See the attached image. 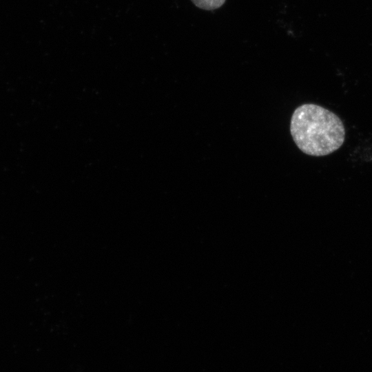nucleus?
I'll return each instance as SVG.
<instances>
[{"mask_svg":"<svg viewBox=\"0 0 372 372\" xmlns=\"http://www.w3.org/2000/svg\"><path fill=\"white\" fill-rule=\"evenodd\" d=\"M198 8L206 10H212L220 8L223 6L225 0H191Z\"/></svg>","mask_w":372,"mask_h":372,"instance_id":"nucleus-2","label":"nucleus"},{"mask_svg":"<svg viewBox=\"0 0 372 372\" xmlns=\"http://www.w3.org/2000/svg\"><path fill=\"white\" fill-rule=\"evenodd\" d=\"M290 132L297 147L313 156L333 153L345 139L344 126L338 116L313 103L301 105L294 110Z\"/></svg>","mask_w":372,"mask_h":372,"instance_id":"nucleus-1","label":"nucleus"}]
</instances>
